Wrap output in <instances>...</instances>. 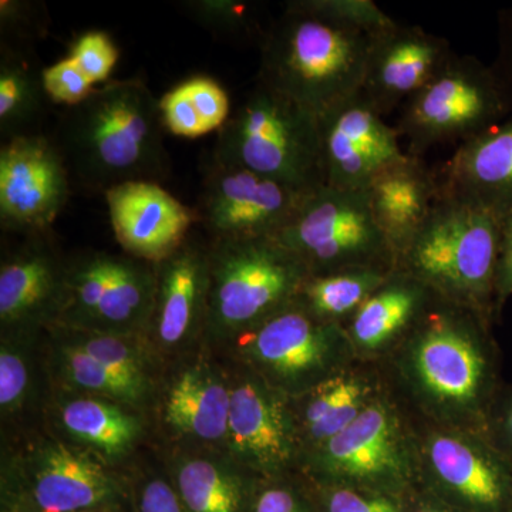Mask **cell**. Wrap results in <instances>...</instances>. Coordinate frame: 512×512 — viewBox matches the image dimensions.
I'll return each instance as SVG.
<instances>
[{
	"instance_id": "cell-23",
	"label": "cell",
	"mask_w": 512,
	"mask_h": 512,
	"mask_svg": "<svg viewBox=\"0 0 512 512\" xmlns=\"http://www.w3.org/2000/svg\"><path fill=\"white\" fill-rule=\"evenodd\" d=\"M104 197L123 252L151 264L177 251L198 224L194 208H188L154 181L120 184Z\"/></svg>"
},
{
	"instance_id": "cell-4",
	"label": "cell",
	"mask_w": 512,
	"mask_h": 512,
	"mask_svg": "<svg viewBox=\"0 0 512 512\" xmlns=\"http://www.w3.org/2000/svg\"><path fill=\"white\" fill-rule=\"evenodd\" d=\"M0 512H131V481L43 426L2 439Z\"/></svg>"
},
{
	"instance_id": "cell-41",
	"label": "cell",
	"mask_w": 512,
	"mask_h": 512,
	"mask_svg": "<svg viewBox=\"0 0 512 512\" xmlns=\"http://www.w3.org/2000/svg\"><path fill=\"white\" fill-rule=\"evenodd\" d=\"M0 28L2 37L13 42H28L42 37L47 29V15L40 3L25 0H2L0 2Z\"/></svg>"
},
{
	"instance_id": "cell-31",
	"label": "cell",
	"mask_w": 512,
	"mask_h": 512,
	"mask_svg": "<svg viewBox=\"0 0 512 512\" xmlns=\"http://www.w3.org/2000/svg\"><path fill=\"white\" fill-rule=\"evenodd\" d=\"M52 103L37 66L18 46L2 43L0 52V136L12 138L43 134L47 104Z\"/></svg>"
},
{
	"instance_id": "cell-15",
	"label": "cell",
	"mask_w": 512,
	"mask_h": 512,
	"mask_svg": "<svg viewBox=\"0 0 512 512\" xmlns=\"http://www.w3.org/2000/svg\"><path fill=\"white\" fill-rule=\"evenodd\" d=\"M229 379L221 357L201 348L165 366L151 417L170 450L224 451Z\"/></svg>"
},
{
	"instance_id": "cell-21",
	"label": "cell",
	"mask_w": 512,
	"mask_h": 512,
	"mask_svg": "<svg viewBox=\"0 0 512 512\" xmlns=\"http://www.w3.org/2000/svg\"><path fill=\"white\" fill-rule=\"evenodd\" d=\"M454 55L444 37L394 22L372 37L362 93L386 117L402 109Z\"/></svg>"
},
{
	"instance_id": "cell-37",
	"label": "cell",
	"mask_w": 512,
	"mask_h": 512,
	"mask_svg": "<svg viewBox=\"0 0 512 512\" xmlns=\"http://www.w3.org/2000/svg\"><path fill=\"white\" fill-rule=\"evenodd\" d=\"M67 56L97 86L110 82L111 73L119 62L120 50L109 33L89 30L73 40Z\"/></svg>"
},
{
	"instance_id": "cell-19",
	"label": "cell",
	"mask_w": 512,
	"mask_h": 512,
	"mask_svg": "<svg viewBox=\"0 0 512 512\" xmlns=\"http://www.w3.org/2000/svg\"><path fill=\"white\" fill-rule=\"evenodd\" d=\"M323 185L363 191L380 171L407 156L396 127L362 92L319 117Z\"/></svg>"
},
{
	"instance_id": "cell-14",
	"label": "cell",
	"mask_w": 512,
	"mask_h": 512,
	"mask_svg": "<svg viewBox=\"0 0 512 512\" xmlns=\"http://www.w3.org/2000/svg\"><path fill=\"white\" fill-rule=\"evenodd\" d=\"M221 360L231 392L224 453L261 480L291 476L303 456L291 397L244 366Z\"/></svg>"
},
{
	"instance_id": "cell-35",
	"label": "cell",
	"mask_w": 512,
	"mask_h": 512,
	"mask_svg": "<svg viewBox=\"0 0 512 512\" xmlns=\"http://www.w3.org/2000/svg\"><path fill=\"white\" fill-rule=\"evenodd\" d=\"M183 8L188 18L221 39H247L255 30V16L247 2L191 0Z\"/></svg>"
},
{
	"instance_id": "cell-25",
	"label": "cell",
	"mask_w": 512,
	"mask_h": 512,
	"mask_svg": "<svg viewBox=\"0 0 512 512\" xmlns=\"http://www.w3.org/2000/svg\"><path fill=\"white\" fill-rule=\"evenodd\" d=\"M376 224L396 255L406 251L440 197L439 175L423 157L407 154L384 168L365 188Z\"/></svg>"
},
{
	"instance_id": "cell-30",
	"label": "cell",
	"mask_w": 512,
	"mask_h": 512,
	"mask_svg": "<svg viewBox=\"0 0 512 512\" xmlns=\"http://www.w3.org/2000/svg\"><path fill=\"white\" fill-rule=\"evenodd\" d=\"M43 345L50 386L106 397L151 416V404L143 394L119 379L92 355L74 345L59 326L52 325L45 330Z\"/></svg>"
},
{
	"instance_id": "cell-17",
	"label": "cell",
	"mask_w": 512,
	"mask_h": 512,
	"mask_svg": "<svg viewBox=\"0 0 512 512\" xmlns=\"http://www.w3.org/2000/svg\"><path fill=\"white\" fill-rule=\"evenodd\" d=\"M72 175L53 138L45 134L0 147V225L13 234L52 231L66 207Z\"/></svg>"
},
{
	"instance_id": "cell-28",
	"label": "cell",
	"mask_w": 512,
	"mask_h": 512,
	"mask_svg": "<svg viewBox=\"0 0 512 512\" xmlns=\"http://www.w3.org/2000/svg\"><path fill=\"white\" fill-rule=\"evenodd\" d=\"M43 332L0 333L2 439L45 424L50 383Z\"/></svg>"
},
{
	"instance_id": "cell-20",
	"label": "cell",
	"mask_w": 512,
	"mask_h": 512,
	"mask_svg": "<svg viewBox=\"0 0 512 512\" xmlns=\"http://www.w3.org/2000/svg\"><path fill=\"white\" fill-rule=\"evenodd\" d=\"M53 232L25 235L3 252L0 264V333L43 332L62 309L67 259Z\"/></svg>"
},
{
	"instance_id": "cell-5",
	"label": "cell",
	"mask_w": 512,
	"mask_h": 512,
	"mask_svg": "<svg viewBox=\"0 0 512 512\" xmlns=\"http://www.w3.org/2000/svg\"><path fill=\"white\" fill-rule=\"evenodd\" d=\"M503 217L441 191L429 220L396 269L412 275L444 301L491 320Z\"/></svg>"
},
{
	"instance_id": "cell-7",
	"label": "cell",
	"mask_w": 512,
	"mask_h": 512,
	"mask_svg": "<svg viewBox=\"0 0 512 512\" xmlns=\"http://www.w3.org/2000/svg\"><path fill=\"white\" fill-rule=\"evenodd\" d=\"M211 160L309 192L323 185L319 119L256 80L218 131Z\"/></svg>"
},
{
	"instance_id": "cell-11",
	"label": "cell",
	"mask_w": 512,
	"mask_h": 512,
	"mask_svg": "<svg viewBox=\"0 0 512 512\" xmlns=\"http://www.w3.org/2000/svg\"><path fill=\"white\" fill-rule=\"evenodd\" d=\"M311 275L349 269H396V255L376 224L366 192L320 185L303 198L278 235Z\"/></svg>"
},
{
	"instance_id": "cell-43",
	"label": "cell",
	"mask_w": 512,
	"mask_h": 512,
	"mask_svg": "<svg viewBox=\"0 0 512 512\" xmlns=\"http://www.w3.org/2000/svg\"><path fill=\"white\" fill-rule=\"evenodd\" d=\"M512 296V211L501 220L500 252L495 276V315Z\"/></svg>"
},
{
	"instance_id": "cell-46",
	"label": "cell",
	"mask_w": 512,
	"mask_h": 512,
	"mask_svg": "<svg viewBox=\"0 0 512 512\" xmlns=\"http://www.w3.org/2000/svg\"><path fill=\"white\" fill-rule=\"evenodd\" d=\"M404 512H458L450 505L444 504L417 485L416 488L404 498Z\"/></svg>"
},
{
	"instance_id": "cell-18",
	"label": "cell",
	"mask_w": 512,
	"mask_h": 512,
	"mask_svg": "<svg viewBox=\"0 0 512 512\" xmlns=\"http://www.w3.org/2000/svg\"><path fill=\"white\" fill-rule=\"evenodd\" d=\"M157 288L146 339L165 366L204 348L210 293L208 241L192 237L156 264Z\"/></svg>"
},
{
	"instance_id": "cell-34",
	"label": "cell",
	"mask_w": 512,
	"mask_h": 512,
	"mask_svg": "<svg viewBox=\"0 0 512 512\" xmlns=\"http://www.w3.org/2000/svg\"><path fill=\"white\" fill-rule=\"evenodd\" d=\"M393 271L349 269L311 275L299 292L296 303L313 318L345 326Z\"/></svg>"
},
{
	"instance_id": "cell-22",
	"label": "cell",
	"mask_w": 512,
	"mask_h": 512,
	"mask_svg": "<svg viewBox=\"0 0 512 512\" xmlns=\"http://www.w3.org/2000/svg\"><path fill=\"white\" fill-rule=\"evenodd\" d=\"M45 426L121 470L146 440L150 417L116 400L50 386Z\"/></svg>"
},
{
	"instance_id": "cell-26",
	"label": "cell",
	"mask_w": 512,
	"mask_h": 512,
	"mask_svg": "<svg viewBox=\"0 0 512 512\" xmlns=\"http://www.w3.org/2000/svg\"><path fill=\"white\" fill-rule=\"evenodd\" d=\"M165 471L188 512H252L262 481L220 450L173 448Z\"/></svg>"
},
{
	"instance_id": "cell-16",
	"label": "cell",
	"mask_w": 512,
	"mask_h": 512,
	"mask_svg": "<svg viewBox=\"0 0 512 512\" xmlns=\"http://www.w3.org/2000/svg\"><path fill=\"white\" fill-rule=\"evenodd\" d=\"M308 192L211 160L194 208L210 241L278 237Z\"/></svg>"
},
{
	"instance_id": "cell-42",
	"label": "cell",
	"mask_w": 512,
	"mask_h": 512,
	"mask_svg": "<svg viewBox=\"0 0 512 512\" xmlns=\"http://www.w3.org/2000/svg\"><path fill=\"white\" fill-rule=\"evenodd\" d=\"M252 512H318L312 495L291 476L262 480Z\"/></svg>"
},
{
	"instance_id": "cell-13",
	"label": "cell",
	"mask_w": 512,
	"mask_h": 512,
	"mask_svg": "<svg viewBox=\"0 0 512 512\" xmlns=\"http://www.w3.org/2000/svg\"><path fill=\"white\" fill-rule=\"evenodd\" d=\"M419 485L458 512H512V467L487 434L424 424Z\"/></svg>"
},
{
	"instance_id": "cell-29",
	"label": "cell",
	"mask_w": 512,
	"mask_h": 512,
	"mask_svg": "<svg viewBox=\"0 0 512 512\" xmlns=\"http://www.w3.org/2000/svg\"><path fill=\"white\" fill-rule=\"evenodd\" d=\"M359 362L291 399L303 456L348 429L370 403L386 392L380 376L357 365Z\"/></svg>"
},
{
	"instance_id": "cell-8",
	"label": "cell",
	"mask_w": 512,
	"mask_h": 512,
	"mask_svg": "<svg viewBox=\"0 0 512 512\" xmlns=\"http://www.w3.org/2000/svg\"><path fill=\"white\" fill-rule=\"evenodd\" d=\"M299 471L312 484L407 497L419 485L416 430L386 390L348 429L305 454Z\"/></svg>"
},
{
	"instance_id": "cell-38",
	"label": "cell",
	"mask_w": 512,
	"mask_h": 512,
	"mask_svg": "<svg viewBox=\"0 0 512 512\" xmlns=\"http://www.w3.org/2000/svg\"><path fill=\"white\" fill-rule=\"evenodd\" d=\"M130 481L131 512H188L165 468L138 470Z\"/></svg>"
},
{
	"instance_id": "cell-45",
	"label": "cell",
	"mask_w": 512,
	"mask_h": 512,
	"mask_svg": "<svg viewBox=\"0 0 512 512\" xmlns=\"http://www.w3.org/2000/svg\"><path fill=\"white\" fill-rule=\"evenodd\" d=\"M512 103V8L500 10L497 18V56L491 63Z\"/></svg>"
},
{
	"instance_id": "cell-32",
	"label": "cell",
	"mask_w": 512,
	"mask_h": 512,
	"mask_svg": "<svg viewBox=\"0 0 512 512\" xmlns=\"http://www.w3.org/2000/svg\"><path fill=\"white\" fill-rule=\"evenodd\" d=\"M55 325L59 326L74 345L92 355L119 379L143 394L153 410L165 365L144 336L69 328L57 323Z\"/></svg>"
},
{
	"instance_id": "cell-44",
	"label": "cell",
	"mask_w": 512,
	"mask_h": 512,
	"mask_svg": "<svg viewBox=\"0 0 512 512\" xmlns=\"http://www.w3.org/2000/svg\"><path fill=\"white\" fill-rule=\"evenodd\" d=\"M487 436L512 467V392L495 400L488 419Z\"/></svg>"
},
{
	"instance_id": "cell-9",
	"label": "cell",
	"mask_w": 512,
	"mask_h": 512,
	"mask_svg": "<svg viewBox=\"0 0 512 512\" xmlns=\"http://www.w3.org/2000/svg\"><path fill=\"white\" fill-rule=\"evenodd\" d=\"M215 355L251 370L291 399L359 362L345 326L313 318L296 302Z\"/></svg>"
},
{
	"instance_id": "cell-2",
	"label": "cell",
	"mask_w": 512,
	"mask_h": 512,
	"mask_svg": "<svg viewBox=\"0 0 512 512\" xmlns=\"http://www.w3.org/2000/svg\"><path fill=\"white\" fill-rule=\"evenodd\" d=\"M160 99L140 77L101 84L64 109L55 141L72 180L106 194L130 181L161 183L171 163L164 146Z\"/></svg>"
},
{
	"instance_id": "cell-12",
	"label": "cell",
	"mask_w": 512,
	"mask_h": 512,
	"mask_svg": "<svg viewBox=\"0 0 512 512\" xmlns=\"http://www.w3.org/2000/svg\"><path fill=\"white\" fill-rule=\"evenodd\" d=\"M156 288V264L126 252H80L67 259L66 286L56 323L146 338Z\"/></svg>"
},
{
	"instance_id": "cell-36",
	"label": "cell",
	"mask_w": 512,
	"mask_h": 512,
	"mask_svg": "<svg viewBox=\"0 0 512 512\" xmlns=\"http://www.w3.org/2000/svg\"><path fill=\"white\" fill-rule=\"evenodd\" d=\"M312 500L318 512H404V498L346 487L312 484Z\"/></svg>"
},
{
	"instance_id": "cell-3",
	"label": "cell",
	"mask_w": 512,
	"mask_h": 512,
	"mask_svg": "<svg viewBox=\"0 0 512 512\" xmlns=\"http://www.w3.org/2000/svg\"><path fill=\"white\" fill-rule=\"evenodd\" d=\"M372 37L292 0L262 35L256 80L319 119L362 92Z\"/></svg>"
},
{
	"instance_id": "cell-1",
	"label": "cell",
	"mask_w": 512,
	"mask_h": 512,
	"mask_svg": "<svg viewBox=\"0 0 512 512\" xmlns=\"http://www.w3.org/2000/svg\"><path fill=\"white\" fill-rule=\"evenodd\" d=\"M491 320L434 296L389 355L400 389L426 424L487 434L498 397Z\"/></svg>"
},
{
	"instance_id": "cell-6",
	"label": "cell",
	"mask_w": 512,
	"mask_h": 512,
	"mask_svg": "<svg viewBox=\"0 0 512 512\" xmlns=\"http://www.w3.org/2000/svg\"><path fill=\"white\" fill-rule=\"evenodd\" d=\"M204 348L217 353L289 308L311 272L278 237L210 241Z\"/></svg>"
},
{
	"instance_id": "cell-24",
	"label": "cell",
	"mask_w": 512,
	"mask_h": 512,
	"mask_svg": "<svg viewBox=\"0 0 512 512\" xmlns=\"http://www.w3.org/2000/svg\"><path fill=\"white\" fill-rule=\"evenodd\" d=\"M437 175L446 194L500 217L512 211V114L458 146Z\"/></svg>"
},
{
	"instance_id": "cell-40",
	"label": "cell",
	"mask_w": 512,
	"mask_h": 512,
	"mask_svg": "<svg viewBox=\"0 0 512 512\" xmlns=\"http://www.w3.org/2000/svg\"><path fill=\"white\" fill-rule=\"evenodd\" d=\"M43 83L50 101L63 106V109L83 103L97 89L69 56L52 66L43 67Z\"/></svg>"
},
{
	"instance_id": "cell-33",
	"label": "cell",
	"mask_w": 512,
	"mask_h": 512,
	"mask_svg": "<svg viewBox=\"0 0 512 512\" xmlns=\"http://www.w3.org/2000/svg\"><path fill=\"white\" fill-rule=\"evenodd\" d=\"M164 130L173 136L197 138L220 131L231 117L227 90L210 76H192L160 99Z\"/></svg>"
},
{
	"instance_id": "cell-39",
	"label": "cell",
	"mask_w": 512,
	"mask_h": 512,
	"mask_svg": "<svg viewBox=\"0 0 512 512\" xmlns=\"http://www.w3.org/2000/svg\"><path fill=\"white\" fill-rule=\"evenodd\" d=\"M305 2L316 12L370 35H376L396 22L373 0H305Z\"/></svg>"
},
{
	"instance_id": "cell-10",
	"label": "cell",
	"mask_w": 512,
	"mask_h": 512,
	"mask_svg": "<svg viewBox=\"0 0 512 512\" xmlns=\"http://www.w3.org/2000/svg\"><path fill=\"white\" fill-rule=\"evenodd\" d=\"M512 114V103L491 64L454 55L429 84L400 109L396 130L409 143L407 154L461 144Z\"/></svg>"
},
{
	"instance_id": "cell-27",
	"label": "cell",
	"mask_w": 512,
	"mask_h": 512,
	"mask_svg": "<svg viewBox=\"0 0 512 512\" xmlns=\"http://www.w3.org/2000/svg\"><path fill=\"white\" fill-rule=\"evenodd\" d=\"M434 296L412 275L394 269L345 325L357 359L372 362L389 356L429 308Z\"/></svg>"
}]
</instances>
